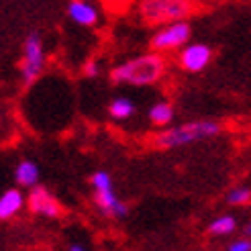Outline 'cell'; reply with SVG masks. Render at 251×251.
<instances>
[{
    "instance_id": "obj_1",
    "label": "cell",
    "mask_w": 251,
    "mask_h": 251,
    "mask_svg": "<svg viewBox=\"0 0 251 251\" xmlns=\"http://www.w3.org/2000/svg\"><path fill=\"white\" fill-rule=\"evenodd\" d=\"M166 72V59L161 53L151 51L139 57H133L119 64L110 72V80L115 84H129V86H149L155 84Z\"/></svg>"
},
{
    "instance_id": "obj_2",
    "label": "cell",
    "mask_w": 251,
    "mask_h": 251,
    "mask_svg": "<svg viewBox=\"0 0 251 251\" xmlns=\"http://www.w3.org/2000/svg\"><path fill=\"white\" fill-rule=\"evenodd\" d=\"M221 133V125L217 121H192L180 125V127H170L155 135V147L159 149H176L186 147L204 139H212Z\"/></svg>"
},
{
    "instance_id": "obj_3",
    "label": "cell",
    "mask_w": 251,
    "mask_h": 251,
    "mask_svg": "<svg viewBox=\"0 0 251 251\" xmlns=\"http://www.w3.org/2000/svg\"><path fill=\"white\" fill-rule=\"evenodd\" d=\"M90 184H92V190H94V202L106 217L125 219L129 215L127 204L117 196L115 188H112V178H110L108 172H104V170L94 172L92 178H90Z\"/></svg>"
},
{
    "instance_id": "obj_4",
    "label": "cell",
    "mask_w": 251,
    "mask_h": 251,
    "mask_svg": "<svg viewBox=\"0 0 251 251\" xmlns=\"http://www.w3.org/2000/svg\"><path fill=\"white\" fill-rule=\"evenodd\" d=\"M190 0H141L139 4L141 17L153 25L182 21L190 15Z\"/></svg>"
},
{
    "instance_id": "obj_5",
    "label": "cell",
    "mask_w": 251,
    "mask_h": 251,
    "mask_svg": "<svg viewBox=\"0 0 251 251\" xmlns=\"http://www.w3.org/2000/svg\"><path fill=\"white\" fill-rule=\"evenodd\" d=\"M192 37V27L186 19L182 21H172L166 23L153 33L151 37V49L157 53H168V51H176V49H182L184 45H188Z\"/></svg>"
},
{
    "instance_id": "obj_6",
    "label": "cell",
    "mask_w": 251,
    "mask_h": 251,
    "mask_svg": "<svg viewBox=\"0 0 251 251\" xmlns=\"http://www.w3.org/2000/svg\"><path fill=\"white\" fill-rule=\"evenodd\" d=\"M45 68V47L39 33H31L23 43V59H21V78L25 84H33L41 76Z\"/></svg>"
},
{
    "instance_id": "obj_7",
    "label": "cell",
    "mask_w": 251,
    "mask_h": 251,
    "mask_svg": "<svg viewBox=\"0 0 251 251\" xmlns=\"http://www.w3.org/2000/svg\"><path fill=\"white\" fill-rule=\"evenodd\" d=\"M27 206L33 215H39V217H47V219H59L64 208H61L59 200L47 190L43 186H33L29 188V194H27Z\"/></svg>"
},
{
    "instance_id": "obj_8",
    "label": "cell",
    "mask_w": 251,
    "mask_h": 251,
    "mask_svg": "<svg viewBox=\"0 0 251 251\" xmlns=\"http://www.w3.org/2000/svg\"><path fill=\"white\" fill-rule=\"evenodd\" d=\"M212 59V49L206 43H188L180 49L178 64L184 72L198 74L202 72Z\"/></svg>"
},
{
    "instance_id": "obj_9",
    "label": "cell",
    "mask_w": 251,
    "mask_h": 251,
    "mask_svg": "<svg viewBox=\"0 0 251 251\" xmlns=\"http://www.w3.org/2000/svg\"><path fill=\"white\" fill-rule=\"evenodd\" d=\"M66 10L68 17L80 27H94L100 19L98 8L92 2H88V0H70Z\"/></svg>"
},
{
    "instance_id": "obj_10",
    "label": "cell",
    "mask_w": 251,
    "mask_h": 251,
    "mask_svg": "<svg viewBox=\"0 0 251 251\" xmlns=\"http://www.w3.org/2000/svg\"><path fill=\"white\" fill-rule=\"evenodd\" d=\"M27 204V196H25L19 188H10V190L0 194V221H8L17 217Z\"/></svg>"
},
{
    "instance_id": "obj_11",
    "label": "cell",
    "mask_w": 251,
    "mask_h": 251,
    "mask_svg": "<svg viewBox=\"0 0 251 251\" xmlns=\"http://www.w3.org/2000/svg\"><path fill=\"white\" fill-rule=\"evenodd\" d=\"M15 182L21 188H33L39 184V168H37L35 161H29V159L19 161V166L15 170Z\"/></svg>"
},
{
    "instance_id": "obj_12",
    "label": "cell",
    "mask_w": 251,
    "mask_h": 251,
    "mask_svg": "<svg viewBox=\"0 0 251 251\" xmlns=\"http://www.w3.org/2000/svg\"><path fill=\"white\" fill-rule=\"evenodd\" d=\"M108 115L115 119V121H127L135 115V102L131 98H125V96H119L115 100H110L108 104Z\"/></svg>"
},
{
    "instance_id": "obj_13",
    "label": "cell",
    "mask_w": 251,
    "mask_h": 251,
    "mask_svg": "<svg viewBox=\"0 0 251 251\" xmlns=\"http://www.w3.org/2000/svg\"><path fill=\"white\" fill-rule=\"evenodd\" d=\"M149 121H151L155 127H168L174 121V106L166 100H159L151 108H149Z\"/></svg>"
},
{
    "instance_id": "obj_14",
    "label": "cell",
    "mask_w": 251,
    "mask_h": 251,
    "mask_svg": "<svg viewBox=\"0 0 251 251\" xmlns=\"http://www.w3.org/2000/svg\"><path fill=\"white\" fill-rule=\"evenodd\" d=\"M235 229H237V221H235V217H231V215L217 217L215 221L208 225V233H210V235H217V237L231 235Z\"/></svg>"
},
{
    "instance_id": "obj_15",
    "label": "cell",
    "mask_w": 251,
    "mask_h": 251,
    "mask_svg": "<svg viewBox=\"0 0 251 251\" xmlns=\"http://www.w3.org/2000/svg\"><path fill=\"white\" fill-rule=\"evenodd\" d=\"M227 202L233 206H245L251 202V190L247 186H235L227 194Z\"/></svg>"
},
{
    "instance_id": "obj_16",
    "label": "cell",
    "mask_w": 251,
    "mask_h": 251,
    "mask_svg": "<svg viewBox=\"0 0 251 251\" xmlns=\"http://www.w3.org/2000/svg\"><path fill=\"white\" fill-rule=\"evenodd\" d=\"M227 251H251V239L249 237H239L229 245Z\"/></svg>"
},
{
    "instance_id": "obj_17",
    "label": "cell",
    "mask_w": 251,
    "mask_h": 251,
    "mask_svg": "<svg viewBox=\"0 0 251 251\" xmlns=\"http://www.w3.org/2000/svg\"><path fill=\"white\" fill-rule=\"evenodd\" d=\"M82 72H84V76H86V78H96V76H98V72H100V68H98V64H96L94 59H90V61H86V64H84Z\"/></svg>"
},
{
    "instance_id": "obj_18",
    "label": "cell",
    "mask_w": 251,
    "mask_h": 251,
    "mask_svg": "<svg viewBox=\"0 0 251 251\" xmlns=\"http://www.w3.org/2000/svg\"><path fill=\"white\" fill-rule=\"evenodd\" d=\"M68 251H86V249H84L82 245H72V247H70Z\"/></svg>"
},
{
    "instance_id": "obj_19",
    "label": "cell",
    "mask_w": 251,
    "mask_h": 251,
    "mask_svg": "<svg viewBox=\"0 0 251 251\" xmlns=\"http://www.w3.org/2000/svg\"><path fill=\"white\" fill-rule=\"evenodd\" d=\"M245 235H249V237H251V223L247 225V229H245Z\"/></svg>"
}]
</instances>
